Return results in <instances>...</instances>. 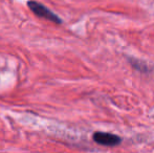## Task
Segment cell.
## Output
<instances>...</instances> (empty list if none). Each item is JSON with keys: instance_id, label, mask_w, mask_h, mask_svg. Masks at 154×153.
<instances>
[{"instance_id": "6da1fadb", "label": "cell", "mask_w": 154, "mask_h": 153, "mask_svg": "<svg viewBox=\"0 0 154 153\" xmlns=\"http://www.w3.org/2000/svg\"><path fill=\"white\" fill-rule=\"evenodd\" d=\"M27 6L39 18L46 19V20L51 21L54 23H57V24H61L62 23L61 18L58 15L53 13L48 8H46L44 4L40 3V2H37L35 0H29V1H27Z\"/></svg>"}, {"instance_id": "7a4b0ae2", "label": "cell", "mask_w": 154, "mask_h": 153, "mask_svg": "<svg viewBox=\"0 0 154 153\" xmlns=\"http://www.w3.org/2000/svg\"><path fill=\"white\" fill-rule=\"evenodd\" d=\"M92 139L97 144L103 146H118L122 142L120 136L107 132H95L93 133Z\"/></svg>"}]
</instances>
